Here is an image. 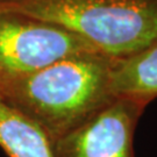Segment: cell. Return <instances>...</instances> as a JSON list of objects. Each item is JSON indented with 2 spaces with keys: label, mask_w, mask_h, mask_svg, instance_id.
Here are the masks:
<instances>
[{
  "label": "cell",
  "mask_w": 157,
  "mask_h": 157,
  "mask_svg": "<svg viewBox=\"0 0 157 157\" xmlns=\"http://www.w3.org/2000/svg\"><path fill=\"white\" fill-rule=\"evenodd\" d=\"M114 57H67L35 72L0 82V95L57 140L106 106L112 92Z\"/></svg>",
  "instance_id": "6da1fadb"
},
{
  "label": "cell",
  "mask_w": 157,
  "mask_h": 157,
  "mask_svg": "<svg viewBox=\"0 0 157 157\" xmlns=\"http://www.w3.org/2000/svg\"><path fill=\"white\" fill-rule=\"evenodd\" d=\"M0 7L57 25L111 57L157 41V0H0Z\"/></svg>",
  "instance_id": "7a4b0ae2"
},
{
  "label": "cell",
  "mask_w": 157,
  "mask_h": 157,
  "mask_svg": "<svg viewBox=\"0 0 157 157\" xmlns=\"http://www.w3.org/2000/svg\"><path fill=\"white\" fill-rule=\"evenodd\" d=\"M98 48L57 25L0 7V82L35 72Z\"/></svg>",
  "instance_id": "3957f363"
},
{
  "label": "cell",
  "mask_w": 157,
  "mask_h": 157,
  "mask_svg": "<svg viewBox=\"0 0 157 157\" xmlns=\"http://www.w3.org/2000/svg\"><path fill=\"white\" fill-rule=\"evenodd\" d=\"M148 101L115 98L51 142L54 157H136V127Z\"/></svg>",
  "instance_id": "277c9868"
},
{
  "label": "cell",
  "mask_w": 157,
  "mask_h": 157,
  "mask_svg": "<svg viewBox=\"0 0 157 157\" xmlns=\"http://www.w3.org/2000/svg\"><path fill=\"white\" fill-rule=\"evenodd\" d=\"M112 92L115 98L148 102L157 97V41L133 55L114 57Z\"/></svg>",
  "instance_id": "5b68a950"
},
{
  "label": "cell",
  "mask_w": 157,
  "mask_h": 157,
  "mask_svg": "<svg viewBox=\"0 0 157 157\" xmlns=\"http://www.w3.org/2000/svg\"><path fill=\"white\" fill-rule=\"evenodd\" d=\"M0 148L8 157H54L44 130L0 95Z\"/></svg>",
  "instance_id": "8992f818"
}]
</instances>
